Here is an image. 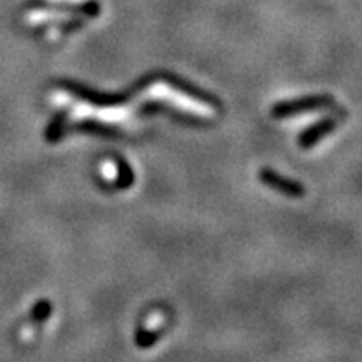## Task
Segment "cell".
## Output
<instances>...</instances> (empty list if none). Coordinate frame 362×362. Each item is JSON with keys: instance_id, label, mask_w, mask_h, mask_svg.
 I'll use <instances>...</instances> for the list:
<instances>
[{"instance_id": "7a4b0ae2", "label": "cell", "mask_w": 362, "mask_h": 362, "mask_svg": "<svg viewBox=\"0 0 362 362\" xmlns=\"http://www.w3.org/2000/svg\"><path fill=\"white\" fill-rule=\"evenodd\" d=\"M46 317H48V305H46V303H39L37 309H35V318H37V320H43V318Z\"/></svg>"}, {"instance_id": "6da1fadb", "label": "cell", "mask_w": 362, "mask_h": 362, "mask_svg": "<svg viewBox=\"0 0 362 362\" xmlns=\"http://www.w3.org/2000/svg\"><path fill=\"white\" fill-rule=\"evenodd\" d=\"M337 125V122L335 120H324V122H320V124H317L314 127H311V129L307 131V133L303 134V138H302V144L303 145H311L314 144L317 140H320L324 136V134H328L329 131L333 129Z\"/></svg>"}]
</instances>
